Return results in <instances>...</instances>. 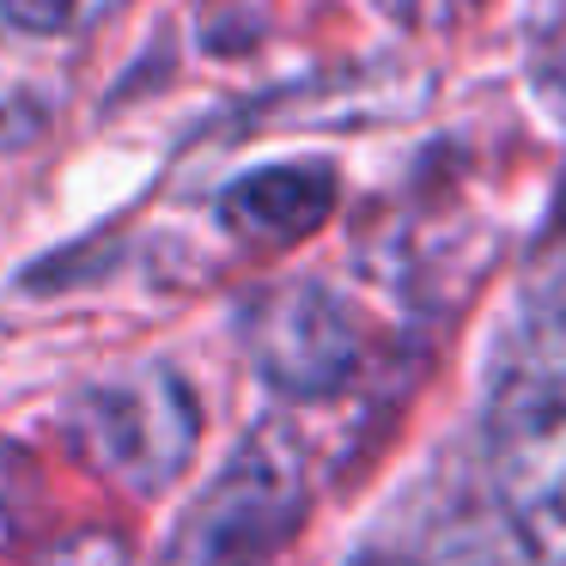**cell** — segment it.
Instances as JSON below:
<instances>
[{
	"label": "cell",
	"instance_id": "6da1fadb",
	"mask_svg": "<svg viewBox=\"0 0 566 566\" xmlns=\"http://www.w3.org/2000/svg\"><path fill=\"white\" fill-rule=\"evenodd\" d=\"M62 432L92 475L128 500H159L201 451V402L177 366L140 359L67 396Z\"/></svg>",
	"mask_w": 566,
	"mask_h": 566
},
{
	"label": "cell",
	"instance_id": "7a4b0ae2",
	"mask_svg": "<svg viewBox=\"0 0 566 566\" xmlns=\"http://www.w3.org/2000/svg\"><path fill=\"white\" fill-rule=\"evenodd\" d=\"M305 517V469L286 432L262 427L226 457L213 488L184 512L159 566H262Z\"/></svg>",
	"mask_w": 566,
	"mask_h": 566
},
{
	"label": "cell",
	"instance_id": "3957f363",
	"mask_svg": "<svg viewBox=\"0 0 566 566\" xmlns=\"http://www.w3.org/2000/svg\"><path fill=\"white\" fill-rule=\"evenodd\" d=\"M238 335L269 390L293 402H323L359 371V323L317 281H274L244 298Z\"/></svg>",
	"mask_w": 566,
	"mask_h": 566
},
{
	"label": "cell",
	"instance_id": "277c9868",
	"mask_svg": "<svg viewBox=\"0 0 566 566\" xmlns=\"http://www.w3.org/2000/svg\"><path fill=\"white\" fill-rule=\"evenodd\" d=\"M493 488L530 566H566V402L536 384L493 408Z\"/></svg>",
	"mask_w": 566,
	"mask_h": 566
},
{
	"label": "cell",
	"instance_id": "5b68a950",
	"mask_svg": "<svg viewBox=\"0 0 566 566\" xmlns=\"http://www.w3.org/2000/svg\"><path fill=\"white\" fill-rule=\"evenodd\" d=\"M335 208V171L329 165H262L226 184L220 226L250 250H286L311 238Z\"/></svg>",
	"mask_w": 566,
	"mask_h": 566
},
{
	"label": "cell",
	"instance_id": "8992f818",
	"mask_svg": "<svg viewBox=\"0 0 566 566\" xmlns=\"http://www.w3.org/2000/svg\"><path fill=\"white\" fill-rule=\"evenodd\" d=\"M524 354H530V384L566 402V232L548 244L536 262L524 305Z\"/></svg>",
	"mask_w": 566,
	"mask_h": 566
},
{
	"label": "cell",
	"instance_id": "52a82bcc",
	"mask_svg": "<svg viewBox=\"0 0 566 566\" xmlns=\"http://www.w3.org/2000/svg\"><path fill=\"white\" fill-rule=\"evenodd\" d=\"M43 517V469L25 444L0 439V548H19V542L38 530Z\"/></svg>",
	"mask_w": 566,
	"mask_h": 566
},
{
	"label": "cell",
	"instance_id": "ba28073f",
	"mask_svg": "<svg viewBox=\"0 0 566 566\" xmlns=\"http://www.w3.org/2000/svg\"><path fill=\"white\" fill-rule=\"evenodd\" d=\"M123 0H0V25L19 38H80L104 25Z\"/></svg>",
	"mask_w": 566,
	"mask_h": 566
},
{
	"label": "cell",
	"instance_id": "9c48e42d",
	"mask_svg": "<svg viewBox=\"0 0 566 566\" xmlns=\"http://www.w3.org/2000/svg\"><path fill=\"white\" fill-rule=\"evenodd\" d=\"M31 566H135V554H128V536H116L104 524H86V530L55 536L50 548H38Z\"/></svg>",
	"mask_w": 566,
	"mask_h": 566
}]
</instances>
